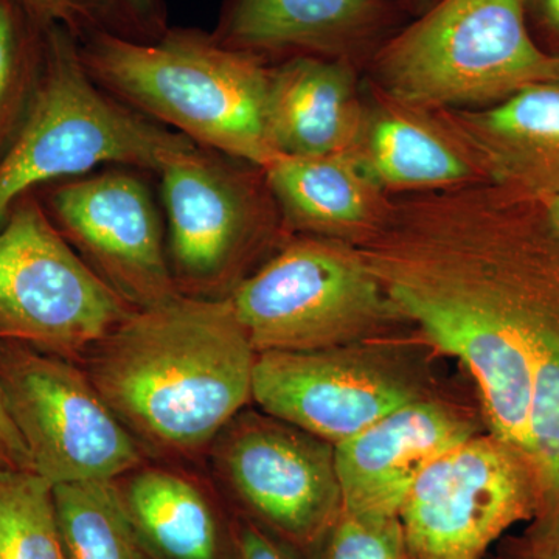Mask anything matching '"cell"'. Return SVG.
<instances>
[{
	"label": "cell",
	"mask_w": 559,
	"mask_h": 559,
	"mask_svg": "<svg viewBox=\"0 0 559 559\" xmlns=\"http://www.w3.org/2000/svg\"><path fill=\"white\" fill-rule=\"evenodd\" d=\"M358 249L399 318L473 374L491 433L528 459L535 333L559 293L543 201L491 182L395 197Z\"/></svg>",
	"instance_id": "6da1fadb"
},
{
	"label": "cell",
	"mask_w": 559,
	"mask_h": 559,
	"mask_svg": "<svg viewBox=\"0 0 559 559\" xmlns=\"http://www.w3.org/2000/svg\"><path fill=\"white\" fill-rule=\"evenodd\" d=\"M257 356L229 297L178 294L132 311L84 370L143 450L197 457L252 400Z\"/></svg>",
	"instance_id": "7a4b0ae2"
},
{
	"label": "cell",
	"mask_w": 559,
	"mask_h": 559,
	"mask_svg": "<svg viewBox=\"0 0 559 559\" xmlns=\"http://www.w3.org/2000/svg\"><path fill=\"white\" fill-rule=\"evenodd\" d=\"M75 36L84 69L117 100L197 145L257 167L280 157L267 121V62L198 28L170 27L153 44L100 31Z\"/></svg>",
	"instance_id": "3957f363"
},
{
	"label": "cell",
	"mask_w": 559,
	"mask_h": 559,
	"mask_svg": "<svg viewBox=\"0 0 559 559\" xmlns=\"http://www.w3.org/2000/svg\"><path fill=\"white\" fill-rule=\"evenodd\" d=\"M193 145L114 98L91 79L79 43L62 24L46 28L44 60L27 109L0 153V227L25 194L47 183L120 165L157 175L175 151Z\"/></svg>",
	"instance_id": "277c9868"
},
{
	"label": "cell",
	"mask_w": 559,
	"mask_h": 559,
	"mask_svg": "<svg viewBox=\"0 0 559 559\" xmlns=\"http://www.w3.org/2000/svg\"><path fill=\"white\" fill-rule=\"evenodd\" d=\"M370 83L430 110L481 109L559 76L530 32L525 0H439L371 57Z\"/></svg>",
	"instance_id": "5b68a950"
},
{
	"label": "cell",
	"mask_w": 559,
	"mask_h": 559,
	"mask_svg": "<svg viewBox=\"0 0 559 559\" xmlns=\"http://www.w3.org/2000/svg\"><path fill=\"white\" fill-rule=\"evenodd\" d=\"M168 263L176 290L226 299L264 253L290 237L261 167L193 145L159 171Z\"/></svg>",
	"instance_id": "8992f818"
},
{
	"label": "cell",
	"mask_w": 559,
	"mask_h": 559,
	"mask_svg": "<svg viewBox=\"0 0 559 559\" xmlns=\"http://www.w3.org/2000/svg\"><path fill=\"white\" fill-rule=\"evenodd\" d=\"M253 348L349 347L400 319L356 246L290 235L229 297Z\"/></svg>",
	"instance_id": "52a82bcc"
},
{
	"label": "cell",
	"mask_w": 559,
	"mask_h": 559,
	"mask_svg": "<svg viewBox=\"0 0 559 559\" xmlns=\"http://www.w3.org/2000/svg\"><path fill=\"white\" fill-rule=\"evenodd\" d=\"M134 308L64 240L28 193L0 227V345L84 359Z\"/></svg>",
	"instance_id": "ba28073f"
},
{
	"label": "cell",
	"mask_w": 559,
	"mask_h": 559,
	"mask_svg": "<svg viewBox=\"0 0 559 559\" xmlns=\"http://www.w3.org/2000/svg\"><path fill=\"white\" fill-rule=\"evenodd\" d=\"M0 389L31 454L51 487L114 481L145 463V450L73 360L0 345Z\"/></svg>",
	"instance_id": "9c48e42d"
},
{
	"label": "cell",
	"mask_w": 559,
	"mask_h": 559,
	"mask_svg": "<svg viewBox=\"0 0 559 559\" xmlns=\"http://www.w3.org/2000/svg\"><path fill=\"white\" fill-rule=\"evenodd\" d=\"M209 455L253 524L296 551L320 550L342 513L334 444L264 412L241 411Z\"/></svg>",
	"instance_id": "30bf717a"
},
{
	"label": "cell",
	"mask_w": 559,
	"mask_h": 559,
	"mask_svg": "<svg viewBox=\"0 0 559 559\" xmlns=\"http://www.w3.org/2000/svg\"><path fill=\"white\" fill-rule=\"evenodd\" d=\"M539 514L528 459L495 433L473 436L429 466L401 506L411 559H481Z\"/></svg>",
	"instance_id": "8fae6325"
},
{
	"label": "cell",
	"mask_w": 559,
	"mask_h": 559,
	"mask_svg": "<svg viewBox=\"0 0 559 559\" xmlns=\"http://www.w3.org/2000/svg\"><path fill=\"white\" fill-rule=\"evenodd\" d=\"M44 197L40 202L64 240L134 310L178 296L167 231L134 168L61 180Z\"/></svg>",
	"instance_id": "7c38bea8"
},
{
	"label": "cell",
	"mask_w": 559,
	"mask_h": 559,
	"mask_svg": "<svg viewBox=\"0 0 559 559\" xmlns=\"http://www.w3.org/2000/svg\"><path fill=\"white\" fill-rule=\"evenodd\" d=\"M347 348L260 353L252 401L264 414L336 447L421 399L384 360Z\"/></svg>",
	"instance_id": "4fadbf2b"
},
{
	"label": "cell",
	"mask_w": 559,
	"mask_h": 559,
	"mask_svg": "<svg viewBox=\"0 0 559 559\" xmlns=\"http://www.w3.org/2000/svg\"><path fill=\"white\" fill-rule=\"evenodd\" d=\"M393 0H224L212 38L270 66L320 57L367 66L404 25Z\"/></svg>",
	"instance_id": "5bb4252c"
},
{
	"label": "cell",
	"mask_w": 559,
	"mask_h": 559,
	"mask_svg": "<svg viewBox=\"0 0 559 559\" xmlns=\"http://www.w3.org/2000/svg\"><path fill=\"white\" fill-rule=\"evenodd\" d=\"M474 426L444 404H404L334 447L342 509L399 516L418 477L444 452L468 440Z\"/></svg>",
	"instance_id": "9a60e30c"
},
{
	"label": "cell",
	"mask_w": 559,
	"mask_h": 559,
	"mask_svg": "<svg viewBox=\"0 0 559 559\" xmlns=\"http://www.w3.org/2000/svg\"><path fill=\"white\" fill-rule=\"evenodd\" d=\"M352 153L390 197L487 182L473 153L439 110L396 100L371 83Z\"/></svg>",
	"instance_id": "2e32d148"
},
{
	"label": "cell",
	"mask_w": 559,
	"mask_h": 559,
	"mask_svg": "<svg viewBox=\"0 0 559 559\" xmlns=\"http://www.w3.org/2000/svg\"><path fill=\"white\" fill-rule=\"evenodd\" d=\"M439 112L487 182L539 201L559 197V76L488 108Z\"/></svg>",
	"instance_id": "e0dca14e"
},
{
	"label": "cell",
	"mask_w": 559,
	"mask_h": 559,
	"mask_svg": "<svg viewBox=\"0 0 559 559\" xmlns=\"http://www.w3.org/2000/svg\"><path fill=\"white\" fill-rule=\"evenodd\" d=\"M263 170L288 235L359 246L384 226L395 201L367 175L352 151L280 156Z\"/></svg>",
	"instance_id": "ac0fdd59"
},
{
	"label": "cell",
	"mask_w": 559,
	"mask_h": 559,
	"mask_svg": "<svg viewBox=\"0 0 559 559\" xmlns=\"http://www.w3.org/2000/svg\"><path fill=\"white\" fill-rule=\"evenodd\" d=\"M353 62L296 57L272 66L270 135L280 156L319 157L355 148L366 114Z\"/></svg>",
	"instance_id": "d6986e66"
},
{
	"label": "cell",
	"mask_w": 559,
	"mask_h": 559,
	"mask_svg": "<svg viewBox=\"0 0 559 559\" xmlns=\"http://www.w3.org/2000/svg\"><path fill=\"white\" fill-rule=\"evenodd\" d=\"M117 481L128 516L151 559H229L218 511L193 477L145 465Z\"/></svg>",
	"instance_id": "ffe728a7"
},
{
	"label": "cell",
	"mask_w": 559,
	"mask_h": 559,
	"mask_svg": "<svg viewBox=\"0 0 559 559\" xmlns=\"http://www.w3.org/2000/svg\"><path fill=\"white\" fill-rule=\"evenodd\" d=\"M53 503L68 559H151L116 480L55 485Z\"/></svg>",
	"instance_id": "44dd1931"
},
{
	"label": "cell",
	"mask_w": 559,
	"mask_h": 559,
	"mask_svg": "<svg viewBox=\"0 0 559 559\" xmlns=\"http://www.w3.org/2000/svg\"><path fill=\"white\" fill-rule=\"evenodd\" d=\"M528 462L538 484V518H559V293L535 333Z\"/></svg>",
	"instance_id": "7402d4cb"
},
{
	"label": "cell",
	"mask_w": 559,
	"mask_h": 559,
	"mask_svg": "<svg viewBox=\"0 0 559 559\" xmlns=\"http://www.w3.org/2000/svg\"><path fill=\"white\" fill-rule=\"evenodd\" d=\"M0 559H68L53 487L35 471L0 469Z\"/></svg>",
	"instance_id": "603a6c76"
},
{
	"label": "cell",
	"mask_w": 559,
	"mask_h": 559,
	"mask_svg": "<svg viewBox=\"0 0 559 559\" xmlns=\"http://www.w3.org/2000/svg\"><path fill=\"white\" fill-rule=\"evenodd\" d=\"M46 28L16 0H0V153L16 131L38 83Z\"/></svg>",
	"instance_id": "cb8c5ba5"
},
{
	"label": "cell",
	"mask_w": 559,
	"mask_h": 559,
	"mask_svg": "<svg viewBox=\"0 0 559 559\" xmlns=\"http://www.w3.org/2000/svg\"><path fill=\"white\" fill-rule=\"evenodd\" d=\"M319 551L320 559H411L399 516L345 509Z\"/></svg>",
	"instance_id": "d4e9b609"
},
{
	"label": "cell",
	"mask_w": 559,
	"mask_h": 559,
	"mask_svg": "<svg viewBox=\"0 0 559 559\" xmlns=\"http://www.w3.org/2000/svg\"><path fill=\"white\" fill-rule=\"evenodd\" d=\"M73 35L100 31L132 40L153 44L168 32L164 0H70Z\"/></svg>",
	"instance_id": "484cf974"
},
{
	"label": "cell",
	"mask_w": 559,
	"mask_h": 559,
	"mask_svg": "<svg viewBox=\"0 0 559 559\" xmlns=\"http://www.w3.org/2000/svg\"><path fill=\"white\" fill-rule=\"evenodd\" d=\"M229 559H299L293 547L252 521H242L231 533Z\"/></svg>",
	"instance_id": "4316f807"
},
{
	"label": "cell",
	"mask_w": 559,
	"mask_h": 559,
	"mask_svg": "<svg viewBox=\"0 0 559 559\" xmlns=\"http://www.w3.org/2000/svg\"><path fill=\"white\" fill-rule=\"evenodd\" d=\"M500 559H559V521L533 520L521 538L510 540Z\"/></svg>",
	"instance_id": "83f0119b"
},
{
	"label": "cell",
	"mask_w": 559,
	"mask_h": 559,
	"mask_svg": "<svg viewBox=\"0 0 559 559\" xmlns=\"http://www.w3.org/2000/svg\"><path fill=\"white\" fill-rule=\"evenodd\" d=\"M525 14L536 43L559 57V0H525Z\"/></svg>",
	"instance_id": "f1b7e54d"
},
{
	"label": "cell",
	"mask_w": 559,
	"mask_h": 559,
	"mask_svg": "<svg viewBox=\"0 0 559 559\" xmlns=\"http://www.w3.org/2000/svg\"><path fill=\"white\" fill-rule=\"evenodd\" d=\"M0 469L35 471L20 430L14 426L0 389Z\"/></svg>",
	"instance_id": "f546056e"
},
{
	"label": "cell",
	"mask_w": 559,
	"mask_h": 559,
	"mask_svg": "<svg viewBox=\"0 0 559 559\" xmlns=\"http://www.w3.org/2000/svg\"><path fill=\"white\" fill-rule=\"evenodd\" d=\"M33 21L43 27L62 24L72 31L73 14L70 0H16Z\"/></svg>",
	"instance_id": "4dcf8cb0"
},
{
	"label": "cell",
	"mask_w": 559,
	"mask_h": 559,
	"mask_svg": "<svg viewBox=\"0 0 559 559\" xmlns=\"http://www.w3.org/2000/svg\"><path fill=\"white\" fill-rule=\"evenodd\" d=\"M393 2L399 3L407 14L412 13L418 16V14L429 10L430 7L436 5L439 0H393Z\"/></svg>",
	"instance_id": "1f68e13d"
},
{
	"label": "cell",
	"mask_w": 559,
	"mask_h": 559,
	"mask_svg": "<svg viewBox=\"0 0 559 559\" xmlns=\"http://www.w3.org/2000/svg\"><path fill=\"white\" fill-rule=\"evenodd\" d=\"M546 207L547 216H549L551 226L557 231L559 237V197L550 198V200L543 201Z\"/></svg>",
	"instance_id": "d6a6232c"
},
{
	"label": "cell",
	"mask_w": 559,
	"mask_h": 559,
	"mask_svg": "<svg viewBox=\"0 0 559 559\" xmlns=\"http://www.w3.org/2000/svg\"><path fill=\"white\" fill-rule=\"evenodd\" d=\"M555 521H559V520H555Z\"/></svg>",
	"instance_id": "836d02e7"
}]
</instances>
